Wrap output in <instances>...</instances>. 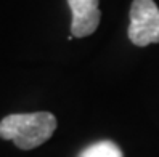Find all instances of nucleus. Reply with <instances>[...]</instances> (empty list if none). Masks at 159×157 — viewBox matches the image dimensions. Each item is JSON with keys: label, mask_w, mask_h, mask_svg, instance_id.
Returning a JSON list of instances; mask_svg holds the SVG:
<instances>
[{"label": "nucleus", "mask_w": 159, "mask_h": 157, "mask_svg": "<svg viewBox=\"0 0 159 157\" xmlns=\"http://www.w3.org/2000/svg\"><path fill=\"white\" fill-rule=\"evenodd\" d=\"M57 130V117L52 112L11 114L0 120V138L13 141L20 149L29 151L50 140Z\"/></svg>", "instance_id": "obj_1"}, {"label": "nucleus", "mask_w": 159, "mask_h": 157, "mask_svg": "<svg viewBox=\"0 0 159 157\" xmlns=\"http://www.w3.org/2000/svg\"><path fill=\"white\" fill-rule=\"evenodd\" d=\"M129 39L137 47H146L159 42V8L154 0L132 2Z\"/></svg>", "instance_id": "obj_2"}, {"label": "nucleus", "mask_w": 159, "mask_h": 157, "mask_svg": "<svg viewBox=\"0 0 159 157\" xmlns=\"http://www.w3.org/2000/svg\"><path fill=\"white\" fill-rule=\"evenodd\" d=\"M72 11L71 34L74 37H87L97 31L100 24V8L98 0H68Z\"/></svg>", "instance_id": "obj_3"}, {"label": "nucleus", "mask_w": 159, "mask_h": 157, "mask_svg": "<svg viewBox=\"0 0 159 157\" xmlns=\"http://www.w3.org/2000/svg\"><path fill=\"white\" fill-rule=\"evenodd\" d=\"M79 157H122V151L113 141H98L84 149Z\"/></svg>", "instance_id": "obj_4"}]
</instances>
